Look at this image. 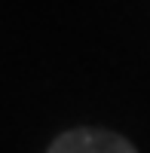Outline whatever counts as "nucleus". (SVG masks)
I'll list each match as a JSON object with an SVG mask.
<instances>
[{"label": "nucleus", "instance_id": "f257e3e1", "mask_svg": "<svg viewBox=\"0 0 150 153\" xmlns=\"http://www.w3.org/2000/svg\"><path fill=\"white\" fill-rule=\"evenodd\" d=\"M46 153H138L126 135L101 126H74L52 138Z\"/></svg>", "mask_w": 150, "mask_h": 153}]
</instances>
